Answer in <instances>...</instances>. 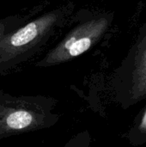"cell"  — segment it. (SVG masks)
<instances>
[{"mask_svg": "<svg viewBox=\"0 0 146 147\" xmlns=\"http://www.w3.org/2000/svg\"><path fill=\"white\" fill-rule=\"evenodd\" d=\"M63 9H55L28 22L0 39V66L15 59L42 42L63 20Z\"/></svg>", "mask_w": 146, "mask_h": 147, "instance_id": "6da1fadb", "label": "cell"}, {"mask_svg": "<svg viewBox=\"0 0 146 147\" xmlns=\"http://www.w3.org/2000/svg\"><path fill=\"white\" fill-rule=\"evenodd\" d=\"M109 22V19L102 16L89 20L74 28L37 64V66L59 65L87 52L106 33Z\"/></svg>", "mask_w": 146, "mask_h": 147, "instance_id": "7a4b0ae2", "label": "cell"}, {"mask_svg": "<svg viewBox=\"0 0 146 147\" xmlns=\"http://www.w3.org/2000/svg\"><path fill=\"white\" fill-rule=\"evenodd\" d=\"M41 99L9 98L0 106V135L20 133L47 126L49 107L42 108Z\"/></svg>", "mask_w": 146, "mask_h": 147, "instance_id": "3957f363", "label": "cell"}, {"mask_svg": "<svg viewBox=\"0 0 146 147\" xmlns=\"http://www.w3.org/2000/svg\"><path fill=\"white\" fill-rule=\"evenodd\" d=\"M124 91L128 105L146 99V35L137 50L128 78V85Z\"/></svg>", "mask_w": 146, "mask_h": 147, "instance_id": "277c9868", "label": "cell"}, {"mask_svg": "<svg viewBox=\"0 0 146 147\" xmlns=\"http://www.w3.org/2000/svg\"><path fill=\"white\" fill-rule=\"evenodd\" d=\"M128 140L133 146H139L146 142V109L143 111L140 118L136 121L132 127Z\"/></svg>", "mask_w": 146, "mask_h": 147, "instance_id": "5b68a950", "label": "cell"}, {"mask_svg": "<svg viewBox=\"0 0 146 147\" xmlns=\"http://www.w3.org/2000/svg\"><path fill=\"white\" fill-rule=\"evenodd\" d=\"M90 143V137L88 132L80 133L71 140H70L65 147H89Z\"/></svg>", "mask_w": 146, "mask_h": 147, "instance_id": "8992f818", "label": "cell"}, {"mask_svg": "<svg viewBox=\"0 0 146 147\" xmlns=\"http://www.w3.org/2000/svg\"><path fill=\"white\" fill-rule=\"evenodd\" d=\"M5 34V24L0 22V39Z\"/></svg>", "mask_w": 146, "mask_h": 147, "instance_id": "52a82bcc", "label": "cell"}]
</instances>
